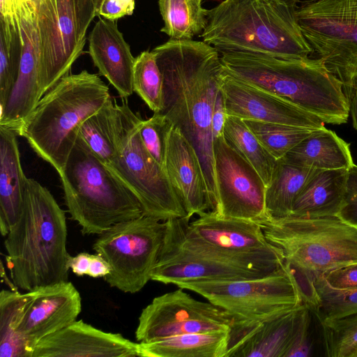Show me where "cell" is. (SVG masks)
Returning <instances> with one entry per match:
<instances>
[{"instance_id":"38","label":"cell","mask_w":357,"mask_h":357,"mask_svg":"<svg viewBox=\"0 0 357 357\" xmlns=\"http://www.w3.org/2000/svg\"><path fill=\"white\" fill-rule=\"evenodd\" d=\"M172 126L171 121L159 112L142 120L139 125V135L145 148L165 171L167 138Z\"/></svg>"},{"instance_id":"25","label":"cell","mask_w":357,"mask_h":357,"mask_svg":"<svg viewBox=\"0 0 357 357\" xmlns=\"http://www.w3.org/2000/svg\"><path fill=\"white\" fill-rule=\"evenodd\" d=\"M349 169L319 170L296 199L289 216L339 215L344 203Z\"/></svg>"},{"instance_id":"26","label":"cell","mask_w":357,"mask_h":357,"mask_svg":"<svg viewBox=\"0 0 357 357\" xmlns=\"http://www.w3.org/2000/svg\"><path fill=\"white\" fill-rule=\"evenodd\" d=\"M282 159L318 170L349 169L354 165L349 144L325 127L312 130Z\"/></svg>"},{"instance_id":"9","label":"cell","mask_w":357,"mask_h":357,"mask_svg":"<svg viewBox=\"0 0 357 357\" xmlns=\"http://www.w3.org/2000/svg\"><path fill=\"white\" fill-rule=\"evenodd\" d=\"M143 119L127 101L116 104L114 155L106 165L135 196L144 215L167 221L187 216L166 172L154 160L139 135Z\"/></svg>"},{"instance_id":"27","label":"cell","mask_w":357,"mask_h":357,"mask_svg":"<svg viewBox=\"0 0 357 357\" xmlns=\"http://www.w3.org/2000/svg\"><path fill=\"white\" fill-rule=\"evenodd\" d=\"M230 330L184 333L139 342L140 357H225Z\"/></svg>"},{"instance_id":"2","label":"cell","mask_w":357,"mask_h":357,"mask_svg":"<svg viewBox=\"0 0 357 357\" xmlns=\"http://www.w3.org/2000/svg\"><path fill=\"white\" fill-rule=\"evenodd\" d=\"M65 212L48 190L27 178L22 213L6 236L14 286L25 291L68 281Z\"/></svg>"},{"instance_id":"46","label":"cell","mask_w":357,"mask_h":357,"mask_svg":"<svg viewBox=\"0 0 357 357\" xmlns=\"http://www.w3.org/2000/svg\"><path fill=\"white\" fill-rule=\"evenodd\" d=\"M110 271V265L102 256L98 254L91 255L87 275L93 278H104L109 273Z\"/></svg>"},{"instance_id":"44","label":"cell","mask_w":357,"mask_h":357,"mask_svg":"<svg viewBox=\"0 0 357 357\" xmlns=\"http://www.w3.org/2000/svg\"><path fill=\"white\" fill-rule=\"evenodd\" d=\"M227 116L224 95L220 89L214 102L212 115V132L213 141L223 135L225 123Z\"/></svg>"},{"instance_id":"34","label":"cell","mask_w":357,"mask_h":357,"mask_svg":"<svg viewBox=\"0 0 357 357\" xmlns=\"http://www.w3.org/2000/svg\"><path fill=\"white\" fill-rule=\"evenodd\" d=\"M133 91L154 113L160 112L164 106L163 78L152 51H144L135 57Z\"/></svg>"},{"instance_id":"33","label":"cell","mask_w":357,"mask_h":357,"mask_svg":"<svg viewBox=\"0 0 357 357\" xmlns=\"http://www.w3.org/2000/svg\"><path fill=\"white\" fill-rule=\"evenodd\" d=\"M22 50L18 16L15 20L0 19V107L5 104L16 83Z\"/></svg>"},{"instance_id":"36","label":"cell","mask_w":357,"mask_h":357,"mask_svg":"<svg viewBox=\"0 0 357 357\" xmlns=\"http://www.w3.org/2000/svg\"><path fill=\"white\" fill-rule=\"evenodd\" d=\"M326 355L348 357L357 346V314L319 321Z\"/></svg>"},{"instance_id":"12","label":"cell","mask_w":357,"mask_h":357,"mask_svg":"<svg viewBox=\"0 0 357 357\" xmlns=\"http://www.w3.org/2000/svg\"><path fill=\"white\" fill-rule=\"evenodd\" d=\"M166 222L142 215L99 234L93 250L110 265L103 278L124 293L141 291L151 280L163 245Z\"/></svg>"},{"instance_id":"40","label":"cell","mask_w":357,"mask_h":357,"mask_svg":"<svg viewBox=\"0 0 357 357\" xmlns=\"http://www.w3.org/2000/svg\"><path fill=\"white\" fill-rule=\"evenodd\" d=\"M318 278L333 289H357V261L333 269Z\"/></svg>"},{"instance_id":"14","label":"cell","mask_w":357,"mask_h":357,"mask_svg":"<svg viewBox=\"0 0 357 357\" xmlns=\"http://www.w3.org/2000/svg\"><path fill=\"white\" fill-rule=\"evenodd\" d=\"M218 203L213 212L227 218L257 220L267 216L266 185L257 171L225 141H213Z\"/></svg>"},{"instance_id":"42","label":"cell","mask_w":357,"mask_h":357,"mask_svg":"<svg viewBox=\"0 0 357 357\" xmlns=\"http://www.w3.org/2000/svg\"><path fill=\"white\" fill-rule=\"evenodd\" d=\"M135 0H102L97 16L112 21L131 15L135 10Z\"/></svg>"},{"instance_id":"28","label":"cell","mask_w":357,"mask_h":357,"mask_svg":"<svg viewBox=\"0 0 357 357\" xmlns=\"http://www.w3.org/2000/svg\"><path fill=\"white\" fill-rule=\"evenodd\" d=\"M317 171L291 164L282 158L277 160L270 183L266 188L267 216L275 219L289 216L296 199Z\"/></svg>"},{"instance_id":"48","label":"cell","mask_w":357,"mask_h":357,"mask_svg":"<svg viewBox=\"0 0 357 357\" xmlns=\"http://www.w3.org/2000/svg\"><path fill=\"white\" fill-rule=\"evenodd\" d=\"M102 0H94V5H95V10H96V15L97 16V12L99 9V7L100 6L101 2Z\"/></svg>"},{"instance_id":"39","label":"cell","mask_w":357,"mask_h":357,"mask_svg":"<svg viewBox=\"0 0 357 357\" xmlns=\"http://www.w3.org/2000/svg\"><path fill=\"white\" fill-rule=\"evenodd\" d=\"M312 310L307 305L303 308L294 340L286 357H307L311 355L312 340L310 324Z\"/></svg>"},{"instance_id":"45","label":"cell","mask_w":357,"mask_h":357,"mask_svg":"<svg viewBox=\"0 0 357 357\" xmlns=\"http://www.w3.org/2000/svg\"><path fill=\"white\" fill-rule=\"evenodd\" d=\"M91 254L80 252L75 256H69L68 266L73 273L77 276L88 274L91 263Z\"/></svg>"},{"instance_id":"5","label":"cell","mask_w":357,"mask_h":357,"mask_svg":"<svg viewBox=\"0 0 357 357\" xmlns=\"http://www.w3.org/2000/svg\"><path fill=\"white\" fill-rule=\"evenodd\" d=\"M190 218L168 220L151 280L174 284L185 280H242L262 278L284 265L279 248L255 251L224 249L195 235Z\"/></svg>"},{"instance_id":"15","label":"cell","mask_w":357,"mask_h":357,"mask_svg":"<svg viewBox=\"0 0 357 357\" xmlns=\"http://www.w3.org/2000/svg\"><path fill=\"white\" fill-rule=\"evenodd\" d=\"M40 40V89L43 96L83 53L75 0H43L37 5Z\"/></svg>"},{"instance_id":"3","label":"cell","mask_w":357,"mask_h":357,"mask_svg":"<svg viewBox=\"0 0 357 357\" xmlns=\"http://www.w3.org/2000/svg\"><path fill=\"white\" fill-rule=\"evenodd\" d=\"M220 54L231 75L289 101L325 123L347 122L349 105L342 84L320 59H284L243 51Z\"/></svg>"},{"instance_id":"7","label":"cell","mask_w":357,"mask_h":357,"mask_svg":"<svg viewBox=\"0 0 357 357\" xmlns=\"http://www.w3.org/2000/svg\"><path fill=\"white\" fill-rule=\"evenodd\" d=\"M256 221L305 289H314L320 275L357 261V226L338 215Z\"/></svg>"},{"instance_id":"29","label":"cell","mask_w":357,"mask_h":357,"mask_svg":"<svg viewBox=\"0 0 357 357\" xmlns=\"http://www.w3.org/2000/svg\"><path fill=\"white\" fill-rule=\"evenodd\" d=\"M223 137L227 143L257 171L266 187L271 179L277 160L262 146L244 121L237 116L227 115Z\"/></svg>"},{"instance_id":"22","label":"cell","mask_w":357,"mask_h":357,"mask_svg":"<svg viewBox=\"0 0 357 357\" xmlns=\"http://www.w3.org/2000/svg\"><path fill=\"white\" fill-rule=\"evenodd\" d=\"M89 53L122 99L132 94L135 58L115 22L99 17L89 36Z\"/></svg>"},{"instance_id":"4","label":"cell","mask_w":357,"mask_h":357,"mask_svg":"<svg viewBox=\"0 0 357 357\" xmlns=\"http://www.w3.org/2000/svg\"><path fill=\"white\" fill-rule=\"evenodd\" d=\"M298 0H223L206 11L200 35L219 52L243 51L284 59L309 57L312 50L297 19Z\"/></svg>"},{"instance_id":"31","label":"cell","mask_w":357,"mask_h":357,"mask_svg":"<svg viewBox=\"0 0 357 357\" xmlns=\"http://www.w3.org/2000/svg\"><path fill=\"white\" fill-rule=\"evenodd\" d=\"M116 119V102L111 96L100 109L82 123L78 132V136L105 165L114 155Z\"/></svg>"},{"instance_id":"6","label":"cell","mask_w":357,"mask_h":357,"mask_svg":"<svg viewBox=\"0 0 357 357\" xmlns=\"http://www.w3.org/2000/svg\"><path fill=\"white\" fill-rule=\"evenodd\" d=\"M111 96L109 87L86 70L63 77L40 99L17 135L59 174L69 158L82 123Z\"/></svg>"},{"instance_id":"19","label":"cell","mask_w":357,"mask_h":357,"mask_svg":"<svg viewBox=\"0 0 357 357\" xmlns=\"http://www.w3.org/2000/svg\"><path fill=\"white\" fill-rule=\"evenodd\" d=\"M134 356H140L139 342L119 333L103 331L80 319L40 340L31 357Z\"/></svg>"},{"instance_id":"13","label":"cell","mask_w":357,"mask_h":357,"mask_svg":"<svg viewBox=\"0 0 357 357\" xmlns=\"http://www.w3.org/2000/svg\"><path fill=\"white\" fill-rule=\"evenodd\" d=\"M234 322L229 312L178 288L154 298L142 310L135 337L147 343L184 333L230 330Z\"/></svg>"},{"instance_id":"17","label":"cell","mask_w":357,"mask_h":357,"mask_svg":"<svg viewBox=\"0 0 357 357\" xmlns=\"http://www.w3.org/2000/svg\"><path fill=\"white\" fill-rule=\"evenodd\" d=\"M26 293L17 332L31 357L34 347L40 340L77 320L82 311V298L69 281L38 287Z\"/></svg>"},{"instance_id":"35","label":"cell","mask_w":357,"mask_h":357,"mask_svg":"<svg viewBox=\"0 0 357 357\" xmlns=\"http://www.w3.org/2000/svg\"><path fill=\"white\" fill-rule=\"evenodd\" d=\"M266 151L276 160L307 137L312 130L254 120H243Z\"/></svg>"},{"instance_id":"20","label":"cell","mask_w":357,"mask_h":357,"mask_svg":"<svg viewBox=\"0 0 357 357\" xmlns=\"http://www.w3.org/2000/svg\"><path fill=\"white\" fill-rule=\"evenodd\" d=\"M305 305L259 323L234 324L225 357H286Z\"/></svg>"},{"instance_id":"37","label":"cell","mask_w":357,"mask_h":357,"mask_svg":"<svg viewBox=\"0 0 357 357\" xmlns=\"http://www.w3.org/2000/svg\"><path fill=\"white\" fill-rule=\"evenodd\" d=\"M315 287L318 295V305L312 312L319 321L357 314V289H333L319 278L315 282Z\"/></svg>"},{"instance_id":"30","label":"cell","mask_w":357,"mask_h":357,"mask_svg":"<svg viewBox=\"0 0 357 357\" xmlns=\"http://www.w3.org/2000/svg\"><path fill=\"white\" fill-rule=\"evenodd\" d=\"M202 0H159L160 13L164 22L160 31L172 39H192L202 33L206 23V9Z\"/></svg>"},{"instance_id":"23","label":"cell","mask_w":357,"mask_h":357,"mask_svg":"<svg viewBox=\"0 0 357 357\" xmlns=\"http://www.w3.org/2000/svg\"><path fill=\"white\" fill-rule=\"evenodd\" d=\"M17 133L0 126V231L6 236L24 205L27 177L20 162Z\"/></svg>"},{"instance_id":"24","label":"cell","mask_w":357,"mask_h":357,"mask_svg":"<svg viewBox=\"0 0 357 357\" xmlns=\"http://www.w3.org/2000/svg\"><path fill=\"white\" fill-rule=\"evenodd\" d=\"M189 224L190 230L204 241L236 251H255L273 248L256 220L227 218L206 211Z\"/></svg>"},{"instance_id":"43","label":"cell","mask_w":357,"mask_h":357,"mask_svg":"<svg viewBox=\"0 0 357 357\" xmlns=\"http://www.w3.org/2000/svg\"><path fill=\"white\" fill-rule=\"evenodd\" d=\"M79 40L86 43V33L96 16L94 0H75Z\"/></svg>"},{"instance_id":"8","label":"cell","mask_w":357,"mask_h":357,"mask_svg":"<svg viewBox=\"0 0 357 357\" xmlns=\"http://www.w3.org/2000/svg\"><path fill=\"white\" fill-rule=\"evenodd\" d=\"M59 175L68 212L83 235H99L144 215L135 196L79 136Z\"/></svg>"},{"instance_id":"41","label":"cell","mask_w":357,"mask_h":357,"mask_svg":"<svg viewBox=\"0 0 357 357\" xmlns=\"http://www.w3.org/2000/svg\"><path fill=\"white\" fill-rule=\"evenodd\" d=\"M338 216L357 226V165L355 164L349 169L344 203Z\"/></svg>"},{"instance_id":"16","label":"cell","mask_w":357,"mask_h":357,"mask_svg":"<svg viewBox=\"0 0 357 357\" xmlns=\"http://www.w3.org/2000/svg\"><path fill=\"white\" fill-rule=\"evenodd\" d=\"M16 9L22 40V55L16 83L5 104L0 107V126L17 133L43 96L37 4L31 1H17Z\"/></svg>"},{"instance_id":"18","label":"cell","mask_w":357,"mask_h":357,"mask_svg":"<svg viewBox=\"0 0 357 357\" xmlns=\"http://www.w3.org/2000/svg\"><path fill=\"white\" fill-rule=\"evenodd\" d=\"M227 115L317 130L325 123L289 101L241 80L226 72L221 78Z\"/></svg>"},{"instance_id":"1","label":"cell","mask_w":357,"mask_h":357,"mask_svg":"<svg viewBox=\"0 0 357 357\" xmlns=\"http://www.w3.org/2000/svg\"><path fill=\"white\" fill-rule=\"evenodd\" d=\"M152 52L163 78L164 106L159 113L195 149L206 185L209 211L214 212L218 199L212 115L224 70L220 52L204 41L172 38Z\"/></svg>"},{"instance_id":"49","label":"cell","mask_w":357,"mask_h":357,"mask_svg":"<svg viewBox=\"0 0 357 357\" xmlns=\"http://www.w3.org/2000/svg\"><path fill=\"white\" fill-rule=\"evenodd\" d=\"M348 357H357V346L351 351Z\"/></svg>"},{"instance_id":"10","label":"cell","mask_w":357,"mask_h":357,"mask_svg":"<svg viewBox=\"0 0 357 357\" xmlns=\"http://www.w3.org/2000/svg\"><path fill=\"white\" fill-rule=\"evenodd\" d=\"M194 291L231 314L234 324H252L305 303L293 270L284 265L266 276L242 280H185L174 284Z\"/></svg>"},{"instance_id":"21","label":"cell","mask_w":357,"mask_h":357,"mask_svg":"<svg viewBox=\"0 0 357 357\" xmlns=\"http://www.w3.org/2000/svg\"><path fill=\"white\" fill-rule=\"evenodd\" d=\"M165 169L188 217L191 218L209 211L199 158L191 144L174 126L167 135Z\"/></svg>"},{"instance_id":"11","label":"cell","mask_w":357,"mask_h":357,"mask_svg":"<svg viewBox=\"0 0 357 357\" xmlns=\"http://www.w3.org/2000/svg\"><path fill=\"white\" fill-rule=\"evenodd\" d=\"M296 15L312 52L348 98L357 87V0H303Z\"/></svg>"},{"instance_id":"32","label":"cell","mask_w":357,"mask_h":357,"mask_svg":"<svg viewBox=\"0 0 357 357\" xmlns=\"http://www.w3.org/2000/svg\"><path fill=\"white\" fill-rule=\"evenodd\" d=\"M27 293L1 290L0 293V357H31L17 332L19 318L26 301Z\"/></svg>"},{"instance_id":"47","label":"cell","mask_w":357,"mask_h":357,"mask_svg":"<svg viewBox=\"0 0 357 357\" xmlns=\"http://www.w3.org/2000/svg\"><path fill=\"white\" fill-rule=\"evenodd\" d=\"M349 105V114H351L352 124L357 130V87L347 98Z\"/></svg>"}]
</instances>
